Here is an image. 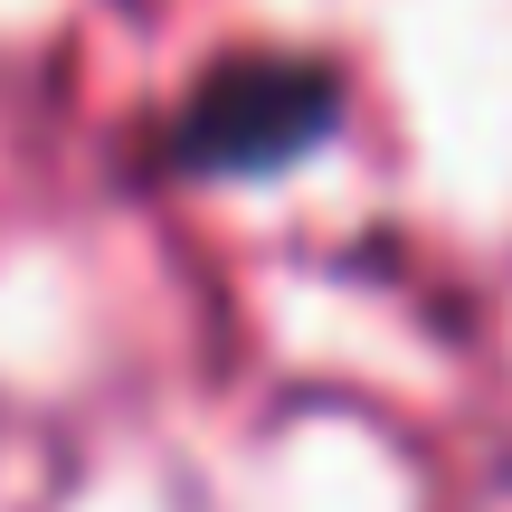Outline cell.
<instances>
[{"label":"cell","mask_w":512,"mask_h":512,"mask_svg":"<svg viewBox=\"0 0 512 512\" xmlns=\"http://www.w3.org/2000/svg\"><path fill=\"white\" fill-rule=\"evenodd\" d=\"M332 124V76L313 57H238L181 105V162L200 171H275Z\"/></svg>","instance_id":"6da1fadb"}]
</instances>
